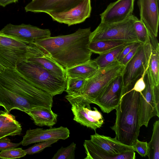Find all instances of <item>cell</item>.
<instances>
[{"instance_id": "32", "label": "cell", "mask_w": 159, "mask_h": 159, "mask_svg": "<svg viewBox=\"0 0 159 159\" xmlns=\"http://www.w3.org/2000/svg\"><path fill=\"white\" fill-rule=\"evenodd\" d=\"M134 151L137 152L142 157H145L148 153V143L142 142L137 139L132 146Z\"/></svg>"}, {"instance_id": "18", "label": "cell", "mask_w": 159, "mask_h": 159, "mask_svg": "<svg viewBox=\"0 0 159 159\" xmlns=\"http://www.w3.org/2000/svg\"><path fill=\"white\" fill-rule=\"evenodd\" d=\"M159 0H138L140 20L157 37L159 21Z\"/></svg>"}, {"instance_id": "10", "label": "cell", "mask_w": 159, "mask_h": 159, "mask_svg": "<svg viewBox=\"0 0 159 159\" xmlns=\"http://www.w3.org/2000/svg\"><path fill=\"white\" fill-rule=\"evenodd\" d=\"M151 52L149 38L147 43H141L135 54L125 66L121 74L123 90L132 88L135 82L147 70Z\"/></svg>"}, {"instance_id": "24", "label": "cell", "mask_w": 159, "mask_h": 159, "mask_svg": "<svg viewBox=\"0 0 159 159\" xmlns=\"http://www.w3.org/2000/svg\"><path fill=\"white\" fill-rule=\"evenodd\" d=\"M129 43L116 41L99 40L90 42L88 48L92 53L100 55Z\"/></svg>"}, {"instance_id": "5", "label": "cell", "mask_w": 159, "mask_h": 159, "mask_svg": "<svg viewBox=\"0 0 159 159\" xmlns=\"http://www.w3.org/2000/svg\"><path fill=\"white\" fill-rule=\"evenodd\" d=\"M84 146L86 154L84 159H131L132 146L125 145L115 138L97 133L85 140Z\"/></svg>"}, {"instance_id": "9", "label": "cell", "mask_w": 159, "mask_h": 159, "mask_svg": "<svg viewBox=\"0 0 159 159\" xmlns=\"http://www.w3.org/2000/svg\"><path fill=\"white\" fill-rule=\"evenodd\" d=\"M144 80L146 86L140 93L138 113L140 126L147 127L151 118L159 117V85L154 84L148 69Z\"/></svg>"}, {"instance_id": "37", "label": "cell", "mask_w": 159, "mask_h": 159, "mask_svg": "<svg viewBox=\"0 0 159 159\" xmlns=\"http://www.w3.org/2000/svg\"><path fill=\"white\" fill-rule=\"evenodd\" d=\"M19 0H0V6L5 7L7 5L18 2Z\"/></svg>"}, {"instance_id": "6", "label": "cell", "mask_w": 159, "mask_h": 159, "mask_svg": "<svg viewBox=\"0 0 159 159\" xmlns=\"http://www.w3.org/2000/svg\"><path fill=\"white\" fill-rule=\"evenodd\" d=\"M16 69L34 86L53 97L65 91L66 81L59 80L35 63L25 60L19 64Z\"/></svg>"}, {"instance_id": "28", "label": "cell", "mask_w": 159, "mask_h": 159, "mask_svg": "<svg viewBox=\"0 0 159 159\" xmlns=\"http://www.w3.org/2000/svg\"><path fill=\"white\" fill-rule=\"evenodd\" d=\"M134 27L139 42L143 44L147 43L151 33L145 25L137 18L134 22Z\"/></svg>"}, {"instance_id": "34", "label": "cell", "mask_w": 159, "mask_h": 159, "mask_svg": "<svg viewBox=\"0 0 159 159\" xmlns=\"http://www.w3.org/2000/svg\"><path fill=\"white\" fill-rule=\"evenodd\" d=\"M146 71H144L142 76L135 82L132 88V89L140 93L144 89L146 85L144 77Z\"/></svg>"}, {"instance_id": "27", "label": "cell", "mask_w": 159, "mask_h": 159, "mask_svg": "<svg viewBox=\"0 0 159 159\" xmlns=\"http://www.w3.org/2000/svg\"><path fill=\"white\" fill-rule=\"evenodd\" d=\"M86 79L67 77L66 92L67 95H75L80 93Z\"/></svg>"}, {"instance_id": "35", "label": "cell", "mask_w": 159, "mask_h": 159, "mask_svg": "<svg viewBox=\"0 0 159 159\" xmlns=\"http://www.w3.org/2000/svg\"><path fill=\"white\" fill-rule=\"evenodd\" d=\"M139 43V42H134L126 45L123 48L119 56L118 60V61L120 62L126 55Z\"/></svg>"}, {"instance_id": "23", "label": "cell", "mask_w": 159, "mask_h": 159, "mask_svg": "<svg viewBox=\"0 0 159 159\" xmlns=\"http://www.w3.org/2000/svg\"><path fill=\"white\" fill-rule=\"evenodd\" d=\"M67 77L87 79L94 75L99 68L93 60L65 69Z\"/></svg>"}, {"instance_id": "36", "label": "cell", "mask_w": 159, "mask_h": 159, "mask_svg": "<svg viewBox=\"0 0 159 159\" xmlns=\"http://www.w3.org/2000/svg\"><path fill=\"white\" fill-rule=\"evenodd\" d=\"M141 44V43H139L126 55L120 63L125 66L135 54Z\"/></svg>"}, {"instance_id": "31", "label": "cell", "mask_w": 159, "mask_h": 159, "mask_svg": "<svg viewBox=\"0 0 159 159\" xmlns=\"http://www.w3.org/2000/svg\"><path fill=\"white\" fill-rule=\"evenodd\" d=\"M59 139H53L41 142L25 149L27 154L32 155L40 152L45 148L51 147L53 143L57 142Z\"/></svg>"}, {"instance_id": "19", "label": "cell", "mask_w": 159, "mask_h": 159, "mask_svg": "<svg viewBox=\"0 0 159 159\" xmlns=\"http://www.w3.org/2000/svg\"><path fill=\"white\" fill-rule=\"evenodd\" d=\"M27 60L41 66L59 80L66 81L67 76L65 69L49 55L31 57Z\"/></svg>"}, {"instance_id": "21", "label": "cell", "mask_w": 159, "mask_h": 159, "mask_svg": "<svg viewBox=\"0 0 159 159\" xmlns=\"http://www.w3.org/2000/svg\"><path fill=\"white\" fill-rule=\"evenodd\" d=\"M30 116L35 125L39 126H47L50 127L56 124L57 115L51 109L38 108L26 111Z\"/></svg>"}, {"instance_id": "7", "label": "cell", "mask_w": 159, "mask_h": 159, "mask_svg": "<svg viewBox=\"0 0 159 159\" xmlns=\"http://www.w3.org/2000/svg\"><path fill=\"white\" fill-rule=\"evenodd\" d=\"M137 18L132 15L127 19L120 22L108 23L101 22L91 32L90 42L112 40L127 43L139 42L134 27V22Z\"/></svg>"}, {"instance_id": "30", "label": "cell", "mask_w": 159, "mask_h": 159, "mask_svg": "<svg viewBox=\"0 0 159 159\" xmlns=\"http://www.w3.org/2000/svg\"><path fill=\"white\" fill-rule=\"evenodd\" d=\"M27 154L25 150L22 148H13L1 151L0 158L6 159L18 158Z\"/></svg>"}, {"instance_id": "33", "label": "cell", "mask_w": 159, "mask_h": 159, "mask_svg": "<svg viewBox=\"0 0 159 159\" xmlns=\"http://www.w3.org/2000/svg\"><path fill=\"white\" fill-rule=\"evenodd\" d=\"M21 144V142L18 143H13L8 138L3 137L0 139V151L15 148Z\"/></svg>"}, {"instance_id": "13", "label": "cell", "mask_w": 159, "mask_h": 159, "mask_svg": "<svg viewBox=\"0 0 159 159\" xmlns=\"http://www.w3.org/2000/svg\"><path fill=\"white\" fill-rule=\"evenodd\" d=\"M73 120L81 125L94 130L101 127L104 119L101 113L94 107L92 110L90 104L75 103L71 104Z\"/></svg>"}, {"instance_id": "26", "label": "cell", "mask_w": 159, "mask_h": 159, "mask_svg": "<svg viewBox=\"0 0 159 159\" xmlns=\"http://www.w3.org/2000/svg\"><path fill=\"white\" fill-rule=\"evenodd\" d=\"M148 153L149 159H159V120L153 124L152 135L150 141L148 143Z\"/></svg>"}, {"instance_id": "2", "label": "cell", "mask_w": 159, "mask_h": 159, "mask_svg": "<svg viewBox=\"0 0 159 159\" xmlns=\"http://www.w3.org/2000/svg\"><path fill=\"white\" fill-rule=\"evenodd\" d=\"M91 33L90 27L79 29L74 33L50 37L34 42L44 48L65 69L86 62L92 52L88 46Z\"/></svg>"}, {"instance_id": "11", "label": "cell", "mask_w": 159, "mask_h": 159, "mask_svg": "<svg viewBox=\"0 0 159 159\" xmlns=\"http://www.w3.org/2000/svg\"><path fill=\"white\" fill-rule=\"evenodd\" d=\"M123 82L121 75L115 79L98 97L95 104L103 112L108 113L118 107L122 94Z\"/></svg>"}, {"instance_id": "22", "label": "cell", "mask_w": 159, "mask_h": 159, "mask_svg": "<svg viewBox=\"0 0 159 159\" xmlns=\"http://www.w3.org/2000/svg\"><path fill=\"white\" fill-rule=\"evenodd\" d=\"M151 52L148 69L154 85H159V44L157 37L152 34L149 36Z\"/></svg>"}, {"instance_id": "14", "label": "cell", "mask_w": 159, "mask_h": 159, "mask_svg": "<svg viewBox=\"0 0 159 159\" xmlns=\"http://www.w3.org/2000/svg\"><path fill=\"white\" fill-rule=\"evenodd\" d=\"M0 32L32 42L49 38L51 36L48 29H42L30 24L15 25L11 23L5 26Z\"/></svg>"}, {"instance_id": "16", "label": "cell", "mask_w": 159, "mask_h": 159, "mask_svg": "<svg viewBox=\"0 0 159 159\" xmlns=\"http://www.w3.org/2000/svg\"><path fill=\"white\" fill-rule=\"evenodd\" d=\"M69 130L66 127H51L49 129L37 128L26 131L21 144L23 146L53 139H66L69 137Z\"/></svg>"}, {"instance_id": "15", "label": "cell", "mask_w": 159, "mask_h": 159, "mask_svg": "<svg viewBox=\"0 0 159 159\" xmlns=\"http://www.w3.org/2000/svg\"><path fill=\"white\" fill-rule=\"evenodd\" d=\"M83 0H32L25 7L26 12L46 13L68 11Z\"/></svg>"}, {"instance_id": "25", "label": "cell", "mask_w": 159, "mask_h": 159, "mask_svg": "<svg viewBox=\"0 0 159 159\" xmlns=\"http://www.w3.org/2000/svg\"><path fill=\"white\" fill-rule=\"evenodd\" d=\"M126 45L119 47L107 52L100 55L93 60L99 69L107 67L118 61L119 56Z\"/></svg>"}, {"instance_id": "8", "label": "cell", "mask_w": 159, "mask_h": 159, "mask_svg": "<svg viewBox=\"0 0 159 159\" xmlns=\"http://www.w3.org/2000/svg\"><path fill=\"white\" fill-rule=\"evenodd\" d=\"M35 45L30 41L0 32V64L6 69H16L26 60Z\"/></svg>"}, {"instance_id": "20", "label": "cell", "mask_w": 159, "mask_h": 159, "mask_svg": "<svg viewBox=\"0 0 159 159\" xmlns=\"http://www.w3.org/2000/svg\"><path fill=\"white\" fill-rule=\"evenodd\" d=\"M22 130L21 124L14 115L0 110V139L8 136L19 135Z\"/></svg>"}, {"instance_id": "3", "label": "cell", "mask_w": 159, "mask_h": 159, "mask_svg": "<svg viewBox=\"0 0 159 159\" xmlns=\"http://www.w3.org/2000/svg\"><path fill=\"white\" fill-rule=\"evenodd\" d=\"M132 88L123 90L116 109L115 122L111 127L115 132V138L129 146H132L138 139L140 128L138 113L140 93Z\"/></svg>"}, {"instance_id": "17", "label": "cell", "mask_w": 159, "mask_h": 159, "mask_svg": "<svg viewBox=\"0 0 159 159\" xmlns=\"http://www.w3.org/2000/svg\"><path fill=\"white\" fill-rule=\"evenodd\" d=\"M134 0H117L111 3L100 15L101 22L111 23L122 21L133 14Z\"/></svg>"}, {"instance_id": "4", "label": "cell", "mask_w": 159, "mask_h": 159, "mask_svg": "<svg viewBox=\"0 0 159 159\" xmlns=\"http://www.w3.org/2000/svg\"><path fill=\"white\" fill-rule=\"evenodd\" d=\"M124 66L117 61L107 67L99 69L94 75L86 80L80 93L73 95H67L66 98L70 104H94L109 84L121 74Z\"/></svg>"}, {"instance_id": "38", "label": "cell", "mask_w": 159, "mask_h": 159, "mask_svg": "<svg viewBox=\"0 0 159 159\" xmlns=\"http://www.w3.org/2000/svg\"><path fill=\"white\" fill-rule=\"evenodd\" d=\"M5 69L3 66L0 64V73L3 71Z\"/></svg>"}, {"instance_id": "1", "label": "cell", "mask_w": 159, "mask_h": 159, "mask_svg": "<svg viewBox=\"0 0 159 159\" xmlns=\"http://www.w3.org/2000/svg\"><path fill=\"white\" fill-rule=\"evenodd\" d=\"M53 97L34 86L16 69L0 73V106L8 113L13 109L25 112L40 107L51 109Z\"/></svg>"}, {"instance_id": "29", "label": "cell", "mask_w": 159, "mask_h": 159, "mask_svg": "<svg viewBox=\"0 0 159 159\" xmlns=\"http://www.w3.org/2000/svg\"><path fill=\"white\" fill-rule=\"evenodd\" d=\"M76 144L74 142L66 147L61 148L54 155L52 159H74Z\"/></svg>"}, {"instance_id": "12", "label": "cell", "mask_w": 159, "mask_h": 159, "mask_svg": "<svg viewBox=\"0 0 159 159\" xmlns=\"http://www.w3.org/2000/svg\"><path fill=\"white\" fill-rule=\"evenodd\" d=\"M91 0H83L78 5L65 11L48 13L53 21L68 26L84 22L90 17L92 10Z\"/></svg>"}]
</instances>
